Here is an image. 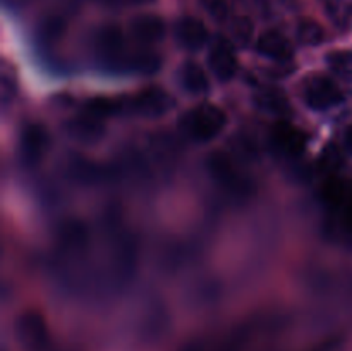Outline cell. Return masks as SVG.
<instances>
[{
    "mask_svg": "<svg viewBox=\"0 0 352 351\" xmlns=\"http://www.w3.org/2000/svg\"><path fill=\"white\" fill-rule=\"evenodd\" d=\"M227 124V116L220 107L203 103L182 117L181 127L195 141H210L219 136Z\"/></svg>",
    "mask_w": 352,
    "mask_h": 351,
    "instance_id": "cell-1",
    "label": "cell"
},
{
    "mask_svg": "<svg viewBox=\"0 0 352 351\" xmlns=\"http://www.w3.org/2000/svg\"><path fill=\"white\" fill-rule=\"evenodd\" d=\"M206 169L219 184L226 186L234 195L246 196L248 193L253 191L250 179H246L237 171L234 158L226 151H212L206 158Z\"/></svg>",
    "mask_w": 352,
    "mask_h": 351,
    "instance_id": "cell-2",
    "label": "cell"
},
{
    "mask_svg": "<svg viewBox=\"0 0 352 351\" xmlns=\"http://www.w3.org/2000/svg\"><path fill=\"white\" fill-rule=\"evenodd\" d=\"M302 100L313 110H327L344 102V93L333 79L323 74L309 76L302 85Z\"/></svg>",
    "mask_w": 352,
    "mask_h": 351,
    "instance_id": "cell-3",
    "label": "cell"
},
{
    "mask_svg": "<svg viewBox=\"0 0 352 351\" xmlns=\"http://www.w3.org/2000/svg\"><path fill=\"white\" fill-rule=\"evenodd\" d=\"M95 50L100 61L107 65L126 64V40L122 30L116 24H105L95 34Z\"/></svg>",
    "mask_w": 352,
    "mask_h": 351,
    "instance_id": "cell-4",
    "label": "cell"
},
{
    "mask_svg": "<svg viewBox=\"0 0 352 351\" xmlns=\"http://www.w3.org/2000/svg\"><path fill=\"white\" fill-rule=\"evenodd\" d=\"M172 105H174V100L164 88L150 86V88L141 89L133 100H129L127 109H131L138 116L160 117L167 114L172 109Z\"/></svg>",
    "mask_w": 352,
    "mask_h": 351,
    "instance_id": "cell-5",
    "label": "cell"
},
{
    "mask_svg": "<svg viewBox=\"0 0 352 351\" xmlns=\"http://www.w3.org/2000/svg\"><path fill=\"white\" fill-rule=\"evenodd\" d=\"M208 65L217 79L227 83L237 72V55L234 52L232 43L227 38L217 36L210 47Z\"/></svg>",
    "mask_w": 352,
    "mask_h": 351,
    "instance_id": "cell-6",
    "label": "cell"
},
{
    "mask_svg": "<svg viewBox=\"0 0 352 351\" xmlns=\"http://www.w3.org/2000/svg\"><path fill=\"white\" fill-rule=\"evenodd\" d=\"M21 157L28 165H34L47 155L50 148V134L41 124L31 123L21 133Z\"/></svg>",
    "mask_w": 352,
    "mask_h": 351,
    "instance_id": "cell-7",
    "label": "cell"
},
{
    "mask_svg": "<svg viewBox=\"0 0 352 351\" xmlns=\"http://www.w3.org/2000/svg\"><path fill=\"white\" fill-rule=\"evenodd\" d=\"M270 140L278 153L291 158L302 155L306 148V134L296 126H292L291 123H285V120H278L272 126Z\"/></svg>",
    "mask_w": 352,
    "mask_h": 351,
    "instance_id": "cell-8",
    "label": "cell"
},
{
    "mask_svg": "<svg viewBox=\"0 0 352 351\" xmlns=\"http://www.w3.org/2000/svg\"><path fill=\"white\" fill-rule=\"evenodd\" d=\"M64 127L67 136H71L78 143L85 145L96 143L105 134V124H103V120L100 117L93 116V114L86 112V110L85 114H79V116L67 119Z\"/></svg>",
    "mask_w": 352,
    "mask_h": 351,
    "instance_id": "cell-9",
    "label": "cell"
},
{
    "mask_svg": "<svg viewBox=\"0 0 352 351\" xmlns=\"http://www.w3.org/2000/svg\"><path fill=\"white\" fill-rule=\"evenodd\" d=\"M57 241L69 253H79L88 246L89 233L85 222L78 219H69L62 222L57 229Z\"/></svg>",
    "mask_w": 352,
    "mask_h": 351,
    "instance_id": "cell-10",
    "label": "cell"
},
{
    "mask_svg": "<svg viewBox=\"0 0 352 351\" xmlns=\"http://www.w3.org/2000/svg\"><path fill=\"white\" fill-rule=\"evenodd\" d=\"M175 38L179 45L188 50H199L208 41V30L198 17H182L175 26Z\"/></svg>",
    "mask_w": 352,
    "mask_h": 351,
    "instance_id": "cell-11",
    "label": "cell"
},
{
    "mask_svg": "<svg viewBox=\"0 0 352 351\" xmlns=\"http://www.w3.org/2000/svg\"><path fill=\"white\" fill-rule=\"evenodd\" d=\"M131 33L140 43L155 45L164 40L165 21L155 14H141L131 23Z\"/></svg>",
    "mask_w": 352,
    "mask_h": 351,
    "instance_id": "cell-12",
    "label": "cell"
},
{
    "mask_svg": "<svg viewBox=\"0 0 352 351\" xmlns=\"http://www.w3.org/2000/svg\"><path fill=\"white\" fill-rule=\"evenodd\" d=\"M256 48L261 55L277 62H287L291 61L292 55H294V48H292L291 41H289L280 31L275 30L265 31V33L258 38Z\"/></svg>",
    "mask_w": 352,
    "mask_h": 351,
    "instance_id": "cell-13",
    "label": "cell"
},
{
    "mask_svg": "<svg viewBox=\"0 0 352 351\" xmlns=\"http://www.w3.org/2000/svg\"><path fill=\"white\" fill-rule=\"evenodd\" d=\"M254 103L258 109L275 117H289L292 114V107L287 96L284 95L282 89L274 88V86L261 88L254 95Z\"/></svg>",
    "mask_w": 352,
    "mask_h": 351,
    "instance_id": "cell-14",
    "label": "cell"
},
{
    "mask_svg": "<svg viewBox=\"0 0 352 351\" xmlns=\"http://www.w3.org/2000/svg\"><path fill=\"white\" fill-rule=\"evenodd\" d=\"M320 198L323 200L325 205L332 206V209H344L352 202V186L342 179L330 178L329 181L322 184Z\"/></svg>",
    "mask_w": 352,
    "mask_h": 351,
    "instance_id": "cell-15",
    "label": "cell"
},
{
    "mask_svg": "<svg viewBox=\"0 0 352 351\" xmlns=\"http://www.w3.org/2000/svg\"><path fill=\"white\" fill-rule=\"evenodd\" d=\"M179 76H181V85L184 86L186 92L192 93V95H201L210 89L208 76L198 62H184Z\"/></svg>",
    "mask_w": 352,
    "mask_h": 351,
    "instance_id": "cell-16",
    "label": "cell"
},
{
    "mask_svg": "<svg viewBox=\"0 0 352 351\" xmlns=\"http://www.w3.org/2000/svg\"><path fill=\"white\" fill-rule=\"evenodd\" d=\"M69 174L72 179L85 184H93V182H100L102 179L107 178V172L103 167L93 164V162L86 160V158H72L69 164Z\"/></svg>",
    "mask_w": 352,
    "mask_h": 351,
    "instance_id": "cell-17",
    "label": "cell"
},
{
    "mask_svg": "<svg viewBox=\"0 0 352 351\" xmlns=\"http://www.w3.org/2000/svg\"><path fill=\"white\" fill-rule=\"evenodd\" d=\"M126 107L127 105L122 100L109 98V96H95V98H89L88 102H86L85 110L93 114V116L100 117V119H105V117L117 116V114L122 112Z\"/></svg>",
    "mask_w": 352,
    "mask_h": 351,
    "instance_id": "cell-18",
    "label": "cell"
},
{
    "mask_svg": "<svg viewBox=\"0 0 352 351\" xmlns=\"http://www.w3.org/2000/svg\"><path fill=\"white\" fill-rule=\"evenodd\" d=\"M127 67L134 69V71L141 72V74H153L160 69L162 58L160 55L155 54L151 50H140L138 54L131 55L126 61Z\"/></svg>",
    "mask_w": 352,
    "mask_h": 351,
    "instance_id": "cell-19",
    "label": "cell"
},
{
    "mask_svg": "<svg viewBox=\"0 0 352 351\" xmlns=\"http://www.w3.org/2000/svg\"><path fill=\"white\" fill-rule=\"evenodd\" d=\"M327 64L333 74L344 81L352 83V50H336L327 55Z\"/></svg>",
    "mask_w": 352,
    "mask_h": 351,
    "instance_id": "cell-20",
    "label": "cell"
},
{
    "mask_svg": "<svg viewBox=\"0 0 352 351\" xmlns=\"http://www.w3.org/2000/svg\"><path fill=\"white\" fill-rule=\"evenodd\" d=\"M296 36H298L299 43L306 45V47H316V45H322L323 40H325V31L316 21L302 19L298 24Z\"/></svg>",
    "mask_w": 352,
    "mask_h": 351,
    "instance_id": "cell-21",
    "label": "cell"
},
{
    "mask_svg": "<svg viewBox=\"0 0 352 351\" xmlns=\"http://www.w3.org/2000/svg\"><path fill=\"white\" fill-rule=\"evenodd\" d=\"M19 330L28 341H40L43 337V319L38 313H24L19 320Z\"/></svg>",
    "mask_w": 352,
    "mask_h": 351,
    "instance_id": "cell-22",
    "label": "cell"
},
{
    "mask_svg": "<svg viewBox=\"0 0 352 351\" xmlns=\"http://www.w3.org/2000/svg\"><path fill=\"white\" fill-rule=\"evenodd\" d=\"M254 26L251 23L250 17L239 16L232 21V26H230V34H232L234 41H236L239 47H246L250 45L251 38H253Z\"/></svg>",
    "mask_w": 352,
    "mask_h": 351,
    "instance_id": "cell-23",
    "label": "cell"
},
{
    "mask_svg": "<svg viewBox=\"0 0 352 351\" xmlns=\"http://www.w3.org/2000/svg\"><path fill=\"white\" fill-rule=\"evenodd\" d=\"M342 151H340L339 147L333 143L327 145V147L323 148L322 155H320V167H322V171L329 172V174H333V172L339 171V169L342 167Z\"/></svg>",
    "mask_w": 352,
    "mask_h": 351,
    "instance_id": "cell-24",
    "label": "cell"
},
{
    "mask_svg": "<svg viewBox=\"0 0 352 351\" xmlns=\"http://www.w3.org/2000/svg\"><path fill=\"white\" fill-rule=\"evenodd\" d=\"M203 7H205L206 12L213 17L219 23H223V21L229 17L230 6L229 0H201Z\"/></svg>",
    "mask_w": 352,
    "mask_h": 351,
    "instance_id": "cell-25",
    "label": "cell"
},
{
    "mask_svg": "<svg viewBox=\"0 0 352 351\" xmlns=\"http://www.w3.org/2000/svg\"><path fill=\"white\" fill-rule=\"evenodd\" d=\"M64 30H65L64 21L58 19V17H50V19L43 21L40 33L45 41H55L62 36Z\"/></svg>",
    "mask_w": 352,
    "mask_h": 351,
    "instance_id": "cell-26",
    "label": "cell"
},
{
    "mask_svg": "<svg viewBox=\"0 0 352 351\" xmlns=\"http://www.w3.org/2000/svg\"><path fill=\"white\" fill-rule=\"evenodd\" d=\"M329 12L339 23L349 21L352 16V0H329Z\"/></svg>",
    "mask_w": 352,
    "mask_h": 351,
    "instance_id": "cell-27",
    "label": "cell"
},
{
    "mask_svg": "<svg viewBox=\"0 0 352 351\" xmlns=\"http://www.w3.org/2000/svg\"><path fill=\"white\" fill-rule=\"evenodd\" d=\"M344 226L352 231V202L344 206Z\"/></svg>",
    "mask_w": 352,
    "mask_h": 351,
    "instance_id": "cell-28",
    "label": "cell"
},
{
    "mask_svg": "<svg viewBox=\"0 0 352 351\" xmlns=\"http://www.w3.org/2000/svg\"><path fill=\"white\" fill-rule=\"evenodd\" d=\"M109 3H129V6H136V3H150L153 0H105Z\"/></svg>",
    "mask_w": 352,
    "mask_h": 351,
    "instance_id": "cell-29",
    "label": "cell"
},
{
    "mask_svg": "<svg viewBox=\"0 0 352 351\" xmlns=\"http://www.w3.org/2000/svg\"><path fill=\"white\" fill-rule=\"evenodd\" d=\"M346 147H347V150L352 151V126L347 127V131H346Z\"/></svg>",
    "mask_w": 352,
    "mask_h": 351,
    "instance_id": "cell-30",
    "label": "cell"
}]
</instances>
